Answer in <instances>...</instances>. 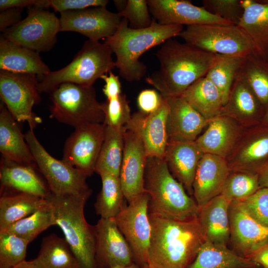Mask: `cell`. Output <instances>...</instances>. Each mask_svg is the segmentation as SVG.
Masks as SVG:
<instances>
[{
    "instance_id": "33",
    "label": "cell",
    "mask_w": 268,
    "mask_h": 268,
    "mask_svg": "<svg viewBox=\"0 0 268 268\" xmlns=\"http://www.w3.org/2000/svg\"><path fill=\"white\" fill-rule=\"evenodd\" d=\"M47 203L46 198L17 193L1 195L0 232L32 214Z\"/></svg>"
},
{
    "instance_id": "44",
    "label": "cell",
    "mask_w": 268,
    "mask_h": 268,
    "mask_svg": "<svg viewBox=\"0 0 268 268\" xmlns=\"http://www.w3.org/2000/svg\"><path fill=\"white\" fill-rule=\"evenodd\" d=\"M118 13L122 18L127 19L129 26L134 29L147 28L153 21L147 0H128L125 9Z\"/></svg>"
},
{
    "instance_id": "58",
    "label": "cell",
    "mask_w": 268,
    "mask_h": 268,
    "mask_svg": "<svg viewBox=\"0 0 268 268\" xmlns=\"http://www.w3.org/2000/svg\"></svg>"
},
{
    "instance_id": "17",
    "label": "cell",
    "mask_w": 268,
    "mask_h": 268,
    "mask_svg": "<svg viewBox=\"0 0 268 268\" xmlns=\"http://www.w3.org/2000/svg\"><path fill=\"white\" fill-rule=\"evenodd\" d=\"M153 19L161 25H234L187 0H147Z\"/></svg>"
},
{
    "instance_id": "52",
    "label": "cell",
    "mask_w": 268,
    "mask_h": 268,
    "mask_svg": "<svg viewBox=\"0 0 268 268\" xmlns=\"http://www.w3.org/2000/svg\"><path fill=\"white\" fill-rule=\"evenodd\" d=\"M258 175L260 188H268V161L260 168Z\"/></svg>"
},
{
    "instance_id": "27",
    "label": "cell",
    "mask_w": 268,
    "mask_h": 268,
    "mask_svg": "<svg viewBox=\"0 0 268 268\" xmlns=\"http://www.w3.org/2000/svg\"><path fill=\"white\" fill-rule=\"evenodd\" d=\"M238 137V127L230 116L220 114L209 120L206 130L195 140L204 154L226 158Z\"/></svg>"
},
{
    "instance_id": "42",
    "label": "cell",
    "mask_w": 268,
    "mask_h": 268,
    "mask_svg": "<svg viewBox=\"0 0 268 268\" xmlns=\"http://www.w3.org/2000/svg\"><path fill=\"white\" fill-rule=\"evenodd\" d=\"M102 106L104 114V123L107 126L122 128L131 118L129 101L125 94L121 93L115 98L107 99Z\"/></svg>"
},
{
    "instance_id": "37",
    "label": "cell",
    "mask_w": 268,
    "mask_h": 268,
    "mask_svg": "<svg viewBox=\"0 0 268 268\" xmlns=\"http://www.w3.org/2000/svg\"><path fill=\"white\" fill-rule=\"evenodd\" d=\"M54 225H56V222L53 207L47 200V203L42 207L18 220L4 231L15 234L30 243L42 232Z\"/></svg>"
},
{
    "instance_id": "32",
    "label": "cell",
    "mask_w": 268,
    "mask_h": 268,
    "mask_svg": "<svg viewBox=\"0 0 268 268\" xmlns=\"http://www.w3.org/2000/svg\"><path fill=\"white\" fill-rule=\"evenodd\" d=\"M125 127L107 126L99 154L95 172L119 177L124 147Z\"/></svg>"
},
{
    "instance_id": "50",
    "label": "cell",
    "mask_w": 268,
    "mask_h": 268,
    "mask_svg": "<svg viewBox=\"0 0 268 268\" xmlns=\"http://www.w3.org/2000/svg\"><path fill=\"white\" fill-rule=\"evenodd\" d=\"M262 268H268V238L261 243L248 257Z\"/></svg>"
},
{
    "instance_id": "47",
    "label": "cell",
    "mask_w": 268,
    "mask_h": 268,
    "mask_svg": "<svg viewBox=\"0 0 268 268\" xmlns=\"http://www.w3.org/2000/svg\"><path fill=\"white\" fill-rule=\"evenodd\" d=\"M163 97L155 90L146 89L142 90L137 98L139 111L149 114L156 110L160 105Z\"/></svg>"
},
{
    "instance_id": "28",
    "label": "cell",
    "mask_w": 268,
    "mask_h": 268,
    "mask_svg": "<svg viewBox=\"0 0 268 268\" xmlns=\"http://www.w3.org/2000/svg\"><path fill=\"white\" fill-rule=\"evenodd\" d=\"M0 151L2 156L15 162L35 164L25 135L2 101L0 104Z\"/></svg>"
},
{
    "instance_id": "49",
    "label": "cell",
    "mask_w": 268,
    "mask_h": 268,
    "mask_svg": "<svg viewBox=\"0 0 268 268\" xmlns=\"http://www.w3.org/2000/svg\"><path fill=\"white\" fill-rule=\"evenodd\" d=\"M105 82L103 88V92L107 99L115 98L122 93L121 84L118 76L115 75L112 71L109 75L104 74L101 77Z\"/></svg>"
},
{
    "instance_id": "16",
    "label": "cell",
    "mask_w": 268,
    "mask_h": 268,
    "mask_svg": "<svg viewBox=\"0 0 268 268\" xmlns=\"http://www.w3.org/2000/svg\"><path fill=\"white\" fill-rule=\"evenodd\" d=\"M95 231L96 268H111L134 263L132 249L114 218H100Z\"/></svg>"
},
{
    "instance_id": "15",
    "label": "cell",
    "mask_w": 268,
    "mask_h": 268,
    "mask_svg": "<svg viewBox=\"0 0 268 268\" xmlns=\"http://www.w3.org/2000/svg\"><path fill=\"white\" fill-rule=\"evenodd\" d=\"M163 98L156 110L149 114L135 112L125 126L126 130L135 133L141 139L147 157L163 159L168 142L167 121L169 109L166 99Z\"/></svg>"
},
{
    "instance_id": "7",
    "label": "cell",
    "mask_w": 268,
    "mask_h": 268,
    "mask_svg": "<svg viewBox=\"0 0 268 268\" xmlns=\"http://www.w3.org/2000/svg\"><path fill=\"white\" fill-rule=\"evenodd\" d=\"M50 117L74 129L90 124L104 123L102 103L93 86L61 84L50 93Z\"/></svg>"
},
{
    "instance_id": "4",
    "label": "cell",
    "mask_w": 268,
    "mask_h": 268,
    "mask_svg": "<svg viewBox=\"0 0 268 268\" xmlns=\"http://www.w3.org/2000/svg\"><path fill=\"white\" fill-rule=\"evenodd\" d=\"M144 189L149 195L148 212L180 220L198 217L196 201L172 175L163 159L147 157Z\"/></svg>"
},
{
    "instance_id": "2",
    "label": "cell",
    "mask_w": 268,
    "mask_h": 268,
    "mask_svg": "<svg viewBox=\"0 0 268 268\" xmlns=\"http://www.w3.org/2000/svg\"><path fill=\"white\" fill-rule=\"evenodd\" d=\"M148 214L151 231L148 266L187 268L205 241L198 217L180 220Z\"/></svg>"
},
{
    "instance_id": "13",
    "label": "cell",
    "mask_w": 268,
    "mask_h": 268,
    "mask_svg": "<svg viewBox=\"0 0 268 268\" xmlns=\"http://www.w3.org/2000/svg\"><path fill=\"white\" fill-rule=\"evenodd\" d=\"M104 123L85 125L75 128L67 139L62 160L87 177L95 172L104 140Z\"/></svg>"
},
{
    "instance_id": "40",
    "label": "cell",
    "mask_w": 268,
    "mask_h": 268,
    "mask_svg": "<svg viewBox=\"0 0 268 268\" xmlns=\"http://www.w3.org/2000/svg\"><path fill=\"white\" fill-rule=\"evenodd\" d=\"M260 188L257 173L244 171H231L220 195L230 202L241 201L253 194Z\"/></svg>"
},
{
    "instance_id": "25",
    "label": "cell",
    "mask_w": 268,
    "mask_h": 268,
    "mask_svg": "<svg viewBox=\"0 0 268 268\" xmlns=\"http://www.w3.org/2000/svg\"><path fill=\"white\" fill-rule=\"evenodd\" d=\"M230 203L223 195H219L199 207L198 219L205 241L228 246Z\"/></svg>"
},
{
    "instance_id": "38",
    "label": "cell",
    "mask_w": 268,
    "mask_h": 268,
    "mask_svg": "<svg viewBox=\"0 0 268 268\" xmlns=\"http://www.w3.org/2000/svg\"><path fill=\"white\" fill-rule=\"evenodd\" d=\"M245 57L221 55L205 75L219 90L224 105Z\"/></svg>"
},
{
    "instance_id": "23",
    "label": "cell",
    "mask_w": 268,
    "mask_h": 268,
    "mask_svg": "<svg viewBox=\"0 0 268 268\" xmlns=\"http://www.w3.org/2000/svg\"><path fill=\"white\" fill-rule=\"evenodd\" d=\"M204 154L196 141H169L165 151L163 159L170 172L192 197L196 170Z\"/></svg>"
},
{
    "instance_id": "34",
    "label": "cell",
    "mask_w": 268,
    "mask_h": 268,
    "mask_svg": "<svg viewBox=\"0 0 268 268\" xmlns=\"http://www.w3.org/2000/svg\"><path fill=\"white\" fill-rule=\"evenodd\" d=\"M262 107L247 83L237 74L221 114L250 119L256 117Z\"/></svg>"
},
{
    "instance_id": "1",
    "label": "cell",
    "mask_w": 268,
    "mask_h": 268,
    "mask_svg": "<svg viewBox=\"0 0 268 268\" xmlns=\"http://www.w3.org/2000/svg\"><path fill=\"white\" fill-rule=\"evenodd\" d=\"M221 55L170 39L156 53L158 70L147 77L146 81L164 98L181 96L205 76Z\"/></svg>"
},
{
    "instance_id": "31",
    "label": "cell",
    "mask_w": 268,
    "mask_h": 268,
    "mask_svg": "<svg viewBox=\"0 0 268 268\" xmlns=\"http://www.w3.org/2000/svg\"><path fill=\"white\" fill-rule=\"evenodd\" d=\"M181 96L208 120L221 114L224 103L221 93L205 76L192 84Z\"/></svg>"
},
{
    "instance_id": "9",
    "label": "cell",
    "mask_w": 268,
    "mask_h": 268,
    "mask_svg": "<svg viewBox=\"0 0 268 268\" xmlns=\"http://www.w3.org/2000/svg\"><path fill=\"white\" fill-rule=\"evenodd\" d=\"M24 135L36 166L52 194L74 195L90 189L86 182L87 177L62 159L52 156L40 143L33 129L30 128Z\"/></svg>"
},
{
    "instance_id": "45",
    "label": "cell",
    "mask_w": 268,
    "mask_h": 268,
    "mask_svg": "<svg viewBox=\"0 0 268 268\" xmlns=\"http://www.w3.org/2000/svg\"><path fill=\"white\" fill-rule=\"evenodd\" d=\"M240 201L254 220L268 227V188H260Z\"/></svg>"
},
{
    "instance_id": "41",
    "label": "cell",
    "mask_w": 268,
    "mask_h": 268,
    "mask_svg": "<svg viewBox=\"0 0 268 268\" xmlns=\"http://www.w3.org/2000/svg\"><path fill=\"white\" fill-rule=\"evenodd\" d=\"M29 243L15 234L0 232V268H12L25 261Z\"/></svg>"
},
{
    "instance_id": "48",
    "label": "cell",
    "mask_w": 268,
    "mask_h": 268,
    "mask_svg": "<svg viewBox=\"0 0 268 268\" xmlns=\"http://www.w3.org/2000/svg\"><path fill=\"white\" fill-rule=\"evenodd\" d=\"M22 8H9L0 10V31L4 32L7 29L19 22L21 19Z\"/></svg>"
},
{
    "instance_id": "10",
    "label": "cell",
    "mask_w": 268,
    "mask_h": 268,
    "mask_svg": "<svg viewBox=\"0 0 268 268\" xmlns=\"http://www.w3.org/2000/svg\"><path fill=\"white\" fill-rule=\"evenodd\" d=\"M36 75L0 70V96L1 101L17 122L28 123L34 129L42 122L32 111L41 101Z\"/></svg>"
},
{
    "instance_id": "43",
    "label": "cell",
    "mask_w": 268,
    "mask_h": 268,
    "mask_svg": "<svg viewBox=\"0 0 268 268\" xmlns=\"http://www.w3.org/2000/svg\"><path fill=\"white\" fill-rule=\"evenodd\" d=\"M202 7L210 13L237 25L244 14L241 0H203Z\"/></svg>"
},
{
    "instance_id": "14",
    "label": "cell",
    "mask_w": 268,
    "mask_h": 268,
    "mask_svg": "<svg viewBox=\"0 0 268 268\" xmlns=\"http://www.w3.org/2000/svg\"><path fill=\"white\" fill-rule=\"evenodd\" d=\"M61 31L78 32L89 40L106 39L116 32L122 18L106 6H95L61 12Z\"/></svg>"
},
{
    "instance_id": "5",
    "label": "cell",
    "mask_w": 268,
    "mask_h": 268,
    "mask_svg": "<svg viewBox=\"0 0 268 268\" xmlns=\"http://www.w3.org/2000/svg\"><path fill=\"white\" fill-rule=\"evenodd\" d=\"M92 192L89 189L79 194L62 196L51 193L46 198L53 207L56 225L62 230L81 268H96L94 226L87 222L84 214Z\"/></svg>"
},
{
    "instance_id": "20",
    "label": "cell",
    "mask_w": 268,
    "mask_h": 268,
    "mask_svg": "<svg viewBox=\"0 0 268 268\" xmlns=\"http://www.w3.org/2000/svg\"><path fill=\"white\" fill-rule=\"evenodd\" d=\"M36 168V164H21L1 156V195L23 193L46 198L51 192Z\"/></svg>"
},
{
    "instance_id": "12",
    "label": "cell",
    "mask_w": 268,
    "mask_h": 268,
    "mask_svg": "<svg viewBox=\"0 0 268 268\" xmlns=\"http://www.w3.org/2000/svg\"><path fill=\"white\" fill-rule=\"evenodd\" d=\"M148 202L149 195L145 191L129 203L114 218L132 249L134 263L141 268L148 267L151 231Z\"/></svg>"
},
{
    "instance_id": "29",
    "label": "cell",
    "mask_w": 268,
    "mask_h": 268,
    "mask_svg": "<svg viewBox=\"0 0 268 268\" xmlns=\"http://www.w3.org/2000/svg\"><path fill=\"white\" fill-rule=\"evenodd\" d=\"M35 268H81L65 237H44L37 256L29 261Z\"/></svg>"
},
{
    "instance_id": "21",
    "label": "cell",
    "mask_w": 268,
    "mask_h": 268,
    "mask_svg": "<svg viewBox=\"0 0 268 268\" xmlns=\"http://www.w3.org/2000/svg\"><path fill=\"white\" fill-rule=\"evenodd\" d=\"M230 172L225 158L211 154L203 155L193 184V197L199 207L221 194Z\"/></svg>"
},
{
    "instance_id": "11",
    "label": "cell",
    "mask_w": 268,
    "mask_h": 268,
    "mask_svg": "<svg viewBox=\"0 0 268 268\" xmlns=\"http://www.w3.org/2000/svg\"><path fill=\"white\" fill-rule=\"evenodd\" d=\"M60 29V18L53 12L32 6L27 8L25 18L1 35L9 41L39 53L53 48Z\"/></svg>"
},
{
    "instance_id": "6",
    "label": "cell",
    "mask_w": 268,
    "mask_h": 268,
    "mask_svg": "<svg viewBox=\"0 0 268 268\" xmlns=\"http://www.w3.org/2000/svg\"><path fill=\"white\" fill-rule=\"evenodd\" d=\"M112 50L105 43L88 39L72 61L64 67L51 71L39 81L40 93H49L64 83L90 86L116 67Z\"/></svg>"
},
{
    "instance_id": "57",
    "label": "cell",
    "mask_w": 268,
    "mask_h": 268,
    "mask_svg": "<svg viewBox=\"0 0 268 268\" xmlns=\"http://www.w3.org/2000/svg\"><path fill=\"white\" fill-rule=\"evenodd\" d=\"M145 268H150V267H149L148 266V267H147Z\"/></svg>"
},
{
    "instance_id": "18",
    "label": "cell",
    "mask_w": 268,
    "mask_h": 268,
    "mask_svg": "<svg viewBox=\"0 0 268 268\" xmlns=\"http://www.w3.org/2000/svg\"><path fill=\"white\" fill-rule=\"evenodd\" d=\"M147 157L140 137L133 132L126 130L119 177L128 203L145 192L144 176Z\"/></svg>"
},
{
    "instance_id": "56",
    "label": "cell",
    "mask_w": 268,
    "mask_h": 268,
    "mask_svg": "<svg viewBox=\"0 0 268 268\" xmlns=\"http://www.w3.org/2000/svg\"><path fill=\"white\" fill-rule=\"evenodd\" d=\"M265 121L268 123V109H267V111L266 112V113L265 116Z\"/></svg>"
},
{
    "instance_id": "19",
    "label": "cell",
    "mask_w": 268,
    "mask_h": 268,
    "mask_svg": "<svg viewBox=\"0 0 268 268\" xmlns=\"http://www.w3.org/2000/svg\"><path fill=\"white\" fill-rule=\"evenodd\" d=\"M229 214L230 249L241 257L248 258L268 238V227L254 220L240 201L231 202Z\"/></svg>"
},
{
    "instance_id": "53",
    "label": "cell",
    "mask_w": 268,
    "mask_h": 268,
    "mask_svg": "<svg viewBox=\"0 0 268 268\" xmlns=\"http://www.w3.org/2000/svg\"><path fill=\"white\" fill-rule=\"evenodd\" d=\"M115 5L119 11L118 13L122 12L125 8L127 0H114Z\"/></svg>"
},
{
    "instance_id": "22",
    "label": "cell",
    "mask_w": 268,
    "mask_h": 268,
    "mask_svg": "<svg viewBox=\"0 0 268 268\" xmlns=\"http://www.w3.org/2000/svg\"><path fill=\"white\" fill-rule=\"evenodd\" d=\"M165 98L169 109L167 121L168 142L195 141L209 120L181 96Z\"/></svg>"
},
{
    "instance_id": "3",
    "label": "cell",
    "mask_w": 268,
    "mask_h": 268,
    "mask_svg": "<svg viewBox=\"0 0 268 268\" xmlns=\"http://www.w3.org/2000/svg\"><path fill=\"white\" fill-rule=\"evenodd\" d=\"M183 29V26L161 25L154 19L149 27L134 29L129 26L127 19L122 18L116 32L104 43L115 54L116 67L121 76L130 82L138 81L147 70L140 57L150 49L178 36Z\"/></svg>"
},
{
    "instance_id": "46",
    "label": "cell",
    "mask_w": 268,
    "mask_h": 268,
    "mask_svg": "<svg viewBox=\"0 0 268 268\" xmlns=\"http://www.w3.org/2000/svg\"><path fill=\"white\" fill-rule=\"evenodd\" d=\"M49 6L61 12L83 9L91 7L106 6L107 0H49Z\"/></svg>"
},
{
    "instance_id": "30",
    "label": "cell",
    "mask_w": 268,
    "mask_h": 268,
    "mask_svg": "<svg viewBox=\"0 0 268 268\" xmlns=\"http://www.w3.org/2000/svg\"><path fill=\"white\" fill-rule=\"evenodd\" d=\"M256 263L235 254L226 246L205 241L187 268H261Z\"/></svg>"
},
{
    "instance_id": "51",
    "label": "cell",
    "mask_w": 268,
    "mask_h": 268,
    "mask_svg": "<svg viewBox=\"0 0 268 268\" xmlns=\"http://www.w3.org/2000/svg\"><path fill=\"white\" fill-rule=\"evenodd\" d=\"M40 0H0V9H5L9 8L29 7L37 6Z\"/></svg>"
},
{
    "instance_id": "36",
    "label": "cell",
    "mask_w": 268,
    "mask_h": 268,
    "mask_svg": "<svg viewBox=\"0 0 268 268\" xmlns=\"http://www.w3.org/2000/svg\"><path fill=\"white\" fill-rule=\"evenodd\" d=\"M237 74L247 83L262 106L268 109V61L253 53L246 56Z\"/></svg>"
},
{
    "instance_id": "59",
    "label": "cell",
    "mask_w": 268,
    "mask_h": 268,
    "mask_svg": "<svg viewBox=\"0 0 268 268\" xmlns=\"http://www.w3.org/2000/svg\"></svg>"
},
{
    "instance_id": "26",
    "label": "cell",
    "mask_w": 268,
    "mask_h": 268,
    "mask_svg": "<svg viewBox=\"0 0 268 268\" xmlns=\"http://www.w3.org/2000/svg\"><path fill=\"white\" fill-rule=\"evenodd\" d=\"M0 70L35 74L40 80L51 71L38 52L9 41L1 35Z\"/></svg>"
},
{
    "instance_id": "35",
    "label": "cell",
    "mask_w": 268,
    "mask_h": 268,
    "mask_svg": "<svg viewBox=\"0 0 268 268\" xmlns=\"http://www.w3.org/2000/svg\"><path fill=\"white\" fill-rule=\"evenodd\" d=\"M100 176L102 188L94 205L96 213L100 218H114L127 206L120 177L107 174Z\"/></svg>"
},
{
    "instance_id": "8",
    "label": "cell",
    "mask_w": 268,
    "mask_h": 268,
    "mask_svg": "<svg viewBox=\"0 0 268 268\" xmlns=\"http://www.w3.org/2000/svg\"><path fill=\"white\" fill-rule=\"evenodd\" d=\"M178 36L189 45L215 54L245 57L254 54L250 40L235 25L188 26Z\"/></svg>"
},
{
    "instance_id": "39",
    "label": "cell",
    "mask_w": 268,
    "mask_h": 268,
    "mask_svg": "<svg viewBox=\"0 0 268 268\" xmlns=\"http://www.w3.org/2000/svg\"><path fill=\"white\" fill-rule=\"evenodd\" d=\"M268 156V134L257 136L245 142L235 155L231 171L257 173L260 161Z\"/></svg>"
},
{
    "instance_id": "54",
    "label": "cell",
    "mask_w": 268,
    "mask_h": 268,
    "mask_svg": "<svg viewBox=\"0 0 268 268\" xmlns=\"http://www.w3.org/2000/svg\"><path fill=\"white\" fill-rule=\"evenodd\" d=\"M12 268H34L29 261H25L23 263L16 266Z\"/></svg>"
},
{
    "instance_id": "55",
    "label": "cell",
    "mask_w": 268,
    "mask_h": 268,
    "mask_svg": "<svg viewBox=\"0 0 268 268\" xmlns=\"http://www.w3.org/2000/svg\"><path fill=\"white\" fill-rule=\"evenodd\" d=\"M111 268H141L139 265L135 263L128 265V266H115Z\"/></svg>"
},
{
    "instance_id": "24",
    "label": "cell",
    "mask_w": 268,
    "mask_h": 268,
    "mask_svg": "<svg viewBox=\"0 0 268 268\" xmlns=\"http://www.w3.org/2000/svg\"><path fill=\"white\" fill-rule=\"evenodd\" d=\"M238 26L250 40L254 54L268 60V0H243Z\"/></svg>"
}]
</instances>
